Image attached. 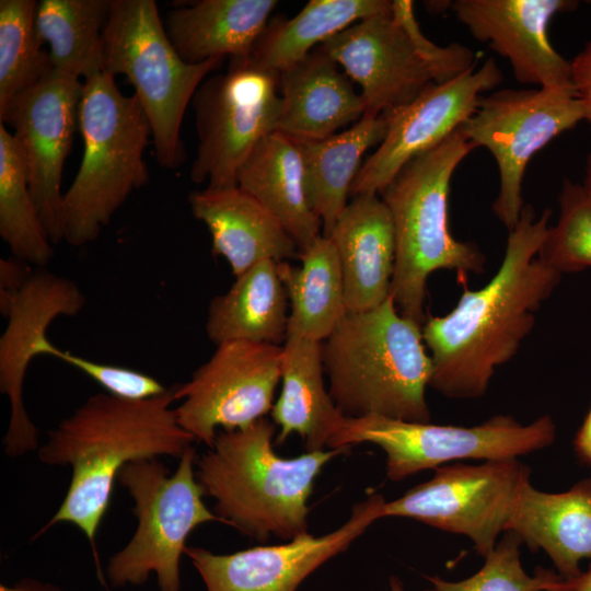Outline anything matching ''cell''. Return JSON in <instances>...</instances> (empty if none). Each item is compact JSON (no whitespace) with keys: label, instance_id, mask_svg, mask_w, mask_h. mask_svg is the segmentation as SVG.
I'll return each mask as SVG.
<instances>
[{"label":"cell","instance_id":"obj_40","mask_svg":"<svg viewBox=\"0 0 591 591\" xmlns=\"http://www.w3.org/2000/svg\"><path fill=\"white\" fill-rule=\"evenodd\" d=\"M545 578L544 591H591V564L586 571L570 579L545 568Z\"/></svg>","mask_w":591,"mask_h":591},{"label":"cell","instance_id":"obj_14","mask_svg":"<svg viewBox=\"0 0 591 591\" xmlns=\"http://www.w3.org/2000/svg\"><path fill=\"white\" fill-rule=\"evenodd\" d=\"M83 80L51 70L0 113L24 157L31 194L53 244L63 241L62 171L79 130Z\"/></svg>","mask_w":591,"mask_h":591},{"label":"cell","instance_id":"obj_39","mask_svg":"<svg viewBox=\"0 0 591 591\" xmlns=\"http://www.w3.org/2000/svg\"><path fill=\"white\" fill-rule=\"evenodd\" d=\"M572 83L584 108V119L591 126V40L571 61Z\"/></svg>","mask_w":591,"mask_h":591},{"label":"cell","instance_id":"obj_29","mask_svg":"<svg viewBox=\"0 0 591 591\" xmlns=\"http://www.w3.org/2000/svg\"><path fill=\"white\" fill-rule=\"evenodd\" d=\"M299 258V266L278 262L289 300L287 337L323 343L347 313L339 258L331 237L323 234Z\"/></svg>","mask_w":591,"mask_h":591},{"label":"cell","instance_id":"obj_21","mask_svg":"<svg viewBox=\"0 0 591 591\" xmlns=\"http://www.w3.org/2000/svg\"><path fill=\"white\" fill-rule=\"evenodd\" d=\"M343 274L347 312H362L391 294L395 232L391 213L378 194L352 197L328 235Z\"/></svg>","mask_w":591,"mask_h":591},{"label":"cell","instance_id":"obj_4","mask_svg":"<svg viewBox=\"0 0 591 591\" xmlns=\"http://www.w3.org/2000/svg\"><path fill=\"white\" fill-rule=\"evenodd\" d=\"M322 358L329 395L344 416L430 422L425 393L432 360L422 325L403 316L391 296L373 309L347 312L322 343Z\"/></svg>","mask_w":591,"mask_h":591},{"label":"cell","instance_id":"obj_3","mask_svg":"<svg viewBox=\"0 0 591 591\" xmlns=\"http://www.w3.org/2000/svg\"><path fill=\"white\" fill-rule=\"evenodd\" d=\"M275 432L276 425L266 417L244 428L219 430L195 463L196 479L215 500L216 515L260 542L308 533V500L315 478L328 461L349 450L281 457L274 450Z\"/></svg>","mask_w":591,"mask_h":591},{"label":"cell","instance_id":"obj_34","mask_svg":"<svg viewBox=\"0 0 591 591\" xmlns=\"http://www.w3.org/2000/svg\"><path fill=\"white\" fill-rule=\"evenodd\" d=\"M559 218L549 227L537 257L559 274L591 267V197L582 185L565 179Z\"/></svg>","mask_w":591,"mask_h":591},{"label":"cell","instance_id":"obj_37","mask_svg":"<svg viewBox=\"0 0 591 591\" xmlns=\"http://www.w3.org/2000/svg\"><path fill=\"white\" fill-rule=\"evenodd\" d=\"M392 14L407 32L416 51L428 66L434 83L451 81L477 65L476 54L467 46L451 43L441 47L428 39L416 21L413 1H392Z\"/></svg>","mask_w":591,"mask_h":591},{"label":"cell","instance_id":"obj_15","mask_svg":"<svg viewBox=\"0 0 591 591\" xmlns=\"http://www.w3.org/2000/svg\"><path fill=\"white\" fill-rule=\"evenodd\" d=\"M503 79L495 59L468 69L442 84L433 83L410 103L384 115L387 131L362 163L350 196L380 194L414 158L438 147L476 111L484 92Z\"/></svg>","mask_w":591,"mask_h":591},{"label":"cell","instance_id":"obj_6","mask_svg":"<svg viewBox=\"0 0 591 591\" xmlns=\"http://www.w3.org/2000/svg\"><path fill=\"white\" fill-rule=\"evenodd\" d=\"M79 131L82 159L62 206L63 241L76 247L94 242L130 194L149 182L143 154L151 127L138 99L101 71L83 80Z\"/></svg>","mask_w":591,"mask_h":591},{"label":"cell","instance_id":"obj_11","mask_svg":"<svg viewBox=\"0 0 591 591\" xmlns=\"http://www.w3.org/2000/svg\"><path fill=\"white\" fill-rule=\"evenodd\" d=\"M586 117L575 85L557 89H502L482 95L459 128L476 148H486L499 171L491 209L507 228L517 225L524 206L522 182L532 157Z\"/></svg>","mask_w":591,"mask_h":591},{"label":"cell","instance_id":"obj_7","mask_svg":"<svg viewBox=\"0 0 591 591\" xmlns=\"http://www.w3.org/2000/svg\"><path fill=\"white\" fill-rule=\"evenodd\" d=\"M222 60L184 61L167 37L154 0H111L103 36V71L124 76L134 88L162 167L175 170L183 164L184 114L207 74Z\"/></svg>","mask_w":591,"mask_h":591},{"label":"cell","instance_id":"obj_41","mask_svg":"<svg viewBox=\"0 0 591 591\" xmlns=\"http://www.w3.org/2000/svg\"><path fill=\"white\" fill-rule=\"evenodd\" d=\"M573 448L580 461L591 466V408L575 437Z\"/></svg>","mask_w":591,"mask_h":591},{"label":"cell","instance_id":"obj_24","mask_svg":"<svg viewBox=\"0 0 591 591\" xmlns=\"http://www.w3.org/2000/svg\"><path fill=\"white\" fill-rule=\"evenodd\" d=\"M507 531L518 534L532 552L543 549L558 575L581 573L580 563L591 558V478L564 493L523 487Z\"/></svg>","mask_w":591,"mask_h":591},{"label":"cell","instance_id":"obj_35","mask_svg":"<svg viewBox=\"0 0 591 591\" xmlns=\"http://www.w3.org/2000/svg\"><path fill=\"white\" fill-rule=\"evenodd\" d=\"M522 543L518 534L507 531L475 575L456 582L438 576L426 578L437 591H544L545 568L537 567L534 576L523 570L520 561Z\"/></svg>","mask_w":591,"mask_h":591},{"label":"cell","instance_id":"obj_30","mask_svg":"<svg viewBox=\"0 0 591 591\" xmlns=\"http://www.w3.org/2000/svg\"><path fill=\"white\" fill-rule=\"evenodd\" d=\"M390 13L387 0H311L293 18L268 24L250 57L280 73L356 22Z\"/></svg>","mask_w":591,"mask_h":591},{"label":"cell","instance_id":"obj_9","mask_svg":"<svg viewBox=\"0 0 591 591\" xmlns=\"http://www.w3.org/2000/svg\"><path fill=\"white\" fill-rule=\"evenodd\" d=\"M555 436V424L548 415L525 426L511 416L497 415L477 426L460 427L372 414L346 417L329 449L373 443L386 454L387 478L398 482L454 460L517 459L549 447Z\"/></svg>","mask_w":591,"mask_h":591},{"label":"cell","instance_id":"obj_22","mask_svg":"<svg viewBox=\"0 0 591 591\" xmlns=\"http://www.w3.org/2000/svg\"><path fill=\"white\" fill-rule=\"evenodd\" d=\"M339 68L318 46L279 73L277 132L297 141L321 140L363 117V100Z\"/></svg>","mask_w":591,"mask_h":591},{"label":"cell","instance_id":"obj_17","mask_svg":"<svg viewBox=\"0 0 591 591\" xmlns=\"http://www.w3.org/2000/svg\"><path fill=\"white\" fill-rule=\"evenodd\" d=\"M86 303L71 279L44 268L32 273L15 297L0 337V392L10 402V420L3 438L4 453L19 457L38 450V430L26 413L23 385L26 369L37 357V346L59 316H74Z\"/></svg>","mask_w":591,"mask_h":591},{"label":"cell","instance_id":"obj_1","mask_svg":"<svg viewBox=\"0 0 591 591\" xmlns=\"http://www.w3.org/2000/svg\"><path fill=\"white\" fill-rule=\"evenodd\" d=\"M552 213L546 208L536 217L533 206L524 204L493 278L478 290L461 282L456 305L425 321L422 338L432 360L429 386L442 395L483 396L496 369L517 355L532 332L561 275L537 257Z\"/></svg>","mask_w":591,"mask_h":591},{"label":"cell","instance_id":"obj_33","mask_svg":"<svg viewBox=\"0 0 591 591\" xmlns=\"http://www.w3.org/2000/svg\"><path fill=\"white\" fill-rule=\"evenodd\" d=\"M35 0H0V113L50 70L35 30Z\"/></svg>","mask_w":591,"mask_h":591},{"label":"cell","instance_id":"obj_23","mask_svg":"<svg viewBox=\"0 0 591 591\" xmlns=\"http://www.w3.org/2000/svg\"><path fill=\"white\" fill-rule=\"evenodd\" d=\"M322 343L287 337L281 355V391L270 412L279 427L276 443L298 434L305 452L323 451L346 416L333 402L324 381Z\"/></svg>","mask_w":591,"mask_h":591},{"label":"cell","instance_id":"obj_26","mask_svg":"<svg viewBox=\"0 0 591 591\" xmlns=\"http://www.w3.org/2000/svg\"><path fill=\"white\" fill-rule=\"evenodd\" d=\"M236 181L279 220L300 252L322 235L296 140L277 131L264 137L239 169Z\"/></svg>","mask_w":591,"mask_h":591},{"label":"cell","instance_id":"obj_28","mask_svg":"<svg viewBox=\"0 0 591 591\" xmlns=\"http://www.w3.org/2000/svg\"><path fill=\"white\" fill-rule=\"evenodd\" d=\"M387 131L384 115L363 116L350 128L321 140L297 141L303 160L310 205L328 235L348 205L362 157Z\"/></svg>","mask_w":591,"mask_h":591},{"label":"cell","instance_id":"obj_19","mask_svg":"<svg viewBox=\"0 0 591 591\" xmlns=\"http://www.w3.org/2000/svg\"><path fill=\"white\" fill-rule=\"evenodd\" d=\"M577 5L570 0H455L450 4L476 40L509 60L518 82L541 89L573 86L571 62L552 46L547 27L557 13Z\"/></svg>","mask_w":591,"mask_h":591},{"label":"cell","instance_id":"obj_10","mask_svg":"<svg viewBox=\"0 0 591 591\" xmlns=\"http://www.w3.org/2000/svg\"><path fill=\"white\" fill-rule=\"evenodd\" d=\"M279 73L251 57L231 58L225 73L206 79L192 104L198 138L190 181L222 188L237 185V171L267 135L275 132L281 99Z\"/></svg>","mask_w":591,"mask_h":591},{"label":"cell","instance_id":"obj_16","mask_svg":"<svg viewBox=\"0 0 591 591\" xmlns=\"http://www.w3.org/2000/svg\"><path fill=\"white\" fill-rule=\"evenodd\" d=\"M385 500L374 494L355 505L347 522L322 536L309 532L286 543L258 545L232 554L187 546L185 555L207 591H297L320 566L345 552L374 521Z\"/></svg>","mask_w":591,"mask_h":591},{"label":"cell","instance_id":"obj_20","mask_svg":"<svg viewBox=\"0 0 591 591\" xmlns=\"http://www.w3.org/2000/svg\"><path fill=\"white\" fill-rule=\"evenodd\" d=\"M193 216L205 223L212 254L229 263L234 277L264 260L288 262L300 255L279 220L240 186L189 194Z\"/></svg>","mask_w":591,"mask_h":591},{"label":"cell","instance_id":"obj_42","mask_svg":"<svg viewBox=\"0 0 591 591\" xmlns=\"http://www.w3.org/2000/svg\"><path fill=\"white\" fill-rule=\"evenodd\" d=\"M583 188L591 197V153L587 157L586 161V175L583 181Z\"/></svg>","mask_w":591,"mask_h":591},{"label":"cell","instance_id":"obj_32","mask_svg":"<svg viewBox=\"0 0 591 591\" xmlns=\"http://www.w3.org/2000/svg\"><path fill=\"white\" fill-rule=\"evenodd\" d=\"M0 235L12 255L45 267L54 256L53 243L31 194L21 149L0 123Z\"/></svg>","mask_w":591,"mask_h":591},{"label":"cell","instance_id":"obj_31","mask_svg":"<svg viewBox=\"0 0 591 591\" xmlns=\"http://www.w3.org/2000/svg\"><path fill=\"white\" fill-rule=\"evenodd\" d=\"M111 0H40L35 30L53 69L88 79L103 71V36Z\"/></svg>","mask_w":591,"mask_h":591},{"label":"cell","instance_id":"obj_12","mask_svg":"<svg viewBox=\"0 0 591 591\" xmlns=\"http://www.w3.org/2000/svg\"><path fill=\"white\" fill-rule=\"evenodd\" d=\"M530 474L531 470L517 459L442 465L428 482L385 501L382 518H412L466 535L477 553L486 557L494 551L498 535L507 532Z\"/></svg>","mask_w":591,"mask_h":591},{"label":"cell","instance_id":"obj_2","mask_svg":"<svg viewBox=\"0 0 591 591\" xmlns=\"http://www.w3.org/2000/svg\"><path fill=\"white\" fill-rule=\"evenodd\" d=\"M174 402V385L139 401L97 393L49 430L37 450L38 460L50 466L68 465L72 473L62 503L34 538L68 522L95 548V535L121 468L142 459H179L196 441L178 424Z\"/></svg>","mask_w":591,"mask_h":591},{"label":"cell","instance_id":"obj_25","mask_svg":"<svg viewBox=\"0 0 591 591\" xmlns=\"http://www.w3.org/2000/svg\"><path fill=\"white\" fill-rule=\"evenodd\" d=\"M275 0H201L167 12L164 27L170 42L188 63L224 57H250Z\"/></svg>","mask_w":591,"mask_h":591},{"label":"cell","instance_id":"obj_27","mask_svg":"<svg viewBox=\"0 0 591 591\" xmlns=\"http://www.w3.org/2000/svg\"><path fill=\"white\" fill-rule=\"evenodd\" d=\"M289 300L278 262L264 260L235 277L208 308L206 333L216 345L246 340L280 346L287 338Z\"/></svg>","mask_w":591,"mask_h":591},{"label":"cell","instance_id":"obj_43","mask_svg":"<svg viewBox=\"0 0 591 591\" xmlns=\"http://www.w3.org/2000/svg\"><path fill=\"white\" fill-rule=\"evenodd\" d=\"M390 591H404L403 582L397 577H390ZM424 591H437L434 588L426 589Z\"/></svg>","mask_w":591,"mask_h":591},{"label":"cell","instance_id":"obj_5","mask_svg":"<svg viewBox=\"0 0 591 591\" xmlns=\"http://www.w3.org/2000/svg\"><path fill=\"white\" fill-rule=\"evenodd\" d=\"M476 147L455 130L438 147L410 160L379 194L394 225L396 254L391 297L398 312L424 325L427 281L440 269L484 273L486 257L473 242L456 240L449 228L452 175Z\"/></svg>","mask_w":591,"mask_h":591},{"label":"cell","instance_id":"obj_8","mask_svg":"<svg viewBox=\"0 0 591 591\" xmlns=\"http://www.w3.org/2000/svg\"><path fill=\"white\" fill-rule=\"evenodd\" d=\"M193 447L179 457L175 472L155 459L125 465L118 483L134 500L138 524L130 541L111 556L106 577L113 588L141 586L155 573L159 591H182L179 563L194 529L221 522L205 505L196 479Z\"/></svg>","mask_w":591,"mask_h":591},{"label":"cell","instance_id":"obj_38","mask_svg":"<svg viewBox=\"0 0 591 591\" xmlns=\"http://www.w3.org/2000/svg\"><path fill=\"white\" fill-rule=\"evenodd\" d=\"M28 264L12 256L0 259V312L7 317L16 294L32 275Z\"/></svg>","mask_w":591,"mask_h":591},{"label":"cell","instance_id":"obj_36","mask_svg":"<svg viewBox=\"0 0 591 591\" xmlns=\"http://www.w3.org/2000/svg\"><path fill=\"white\" fill-rule=\"evenodd\" d=\"M55 357L81 371L100 384L108 394L131 401L154 397L166 392L157 379L128 368L96 362L61 350L45 337L38 345L37 356Z\"/></svg>","mask_w":591,"mask_h":591},{"label":"cell","instance_id":"obj_18","mask_svg":"<svg viewBox=\"0 0 591 591\" xmlns=\"http://www.w3.org/2000/svg\"><path fill=\"white\" fill-rule=\"evenodd\" d=\"M320 47L360 86L363 116L378 117L404 106L434 83L392 13L360 20Z\"/></svg>","mask_w":591,"mask_h":591},{"label":"cell","instance_id":"obj_13","mask_svg":"<svg viewBox=\"0 0 591 591\" xmlns=\"http://www.w3.org/2000/svg\"><path fill=\"white\" fill-rule=\"evenodd\" d=\"M282 346L232 340L174 385L178 424L210 448L219 430L244 428L271 412L281 381Z\"/></svg>","mask_w":591,"mask_h":591}]
</instances>
